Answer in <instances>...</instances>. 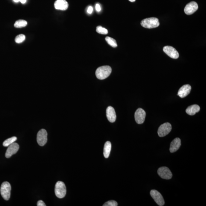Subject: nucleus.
I'll list each match as a JSON object with an SVG mask.
<instances>
[{
    "mask_svg": "<svg viewBox=\"0 0 206 206\" xmlns=\"http://www.w3.org/2000/svg\"><path fill=\"white\" fill-rule=\"evenodd\" d=\"M112 70V68L109 66L100 67L96 71V76L99 80H104L110 76Z\"/></svg>",
    "mask_w": 206,
    "mask_h": 206,
    "instance_id": "1",
    "label": "nucleus"
},
{
    "mask_svg": "<svg viewBox=\"0 0 206 206\" xmlns=\"http://www.w3.org/2000/svg\"><path fill=\"white\" fill-rule=\"evenodd\" d=\"M141 25L146 28H154L158 27L160 23L157 18L151 17L143 19L141 22Z\"/></svg>",
    "mask_w": 206,
    "mask_h": 206,
    "instance_id": "2",
    "label": "nucleus"
},
{
    "mask_svg": "<svg viewBox=\"0 0 206 206\" xmlns=\"http://www.w3.org/2000/svg\"><path fill=\"white\" fill-rule=\"evenodd\" d=\"M66 193V186L62 181H59L55 184V195L59 199H62L65 197Z\"/></svg>",
    "mask_w": 206,
    "mask_h": 206,
    "instance_id": "3",
    "label": "nucleus"
},
{
    "mask_svg": "<svg viewBox=\"0 0 206 206\" xmlns=\"http://www.w3.org/2000/svg\"><path fill=\"white\" fill-rule=\"evenodd\" d=\"M11 186L9 182H4L1 187V194L3 198L5 200H8L10 198Z\"/></svg>",
    "mask_w": 206,
    "mask_h": 206,
    "instance_id": "4",
    "label": "nucleus"
},
{
    "mask_svg": "<svg viewBox=\"0 0 206 206\" xmlns=\"http://www.w3.org/2000/svg\"><path fill=\"white\" fill-rule=\"evenodd\" d=\"M172 129V125L169 122L161 125L158 129V134L160 137H163L166 136Z\"/></svg>",
    "mask_w": 206,
    "mask_h": 206,
    "instance_id": "5",
    "label": "nucleus"
},
{
    "mask_svg": "<svg viewBox=\"0 0 206 206\" xmlns=\"http://www.w3.org/2000/svg\"><path fill=\"white\" fill-rule=\"evenodd\" d=\"M37 141L39 145L43 146L46 144L47 141V133L44 129H41L37 133Z\"/></svg>",
    "mask_w": 206,
    "mask_h": 206,
    "instance_id": "6",
    "label": "nucleus"
},
{
    "mask_svg": "<svg viewBox=\"0 0 206 206\" xmlns=\"http://www.w3.org/2000/svg\"><path fill=\"white\" fill-rule=\"evenodd\" d=\"M150 194L157 205L163 206L165 204V201L160 193L157 190H152L150 191Z\"/></svg>",
    "mask_w": 206,
    "mask_h": 206,
    "instance_id": "7",
    "label": "nucleus"
},
{
    "mask_svg": "<svg viewBox=\"0 0 206 206\" xmlns=\"http://www.w3.org/2000/svg\"><path fill=\"white\" fill-rule=\"evenodd\" d=\"M158 174L162 179H172V175L170 169L166 167H161L158 170Z\"/></svg>",
    "mask_w": 206,
    "mask_h": 206,
    "instance_id": "8",
    "label": "nucleus"
},
{
    "mask_svg": "<svg viewBox=\"0 0 206 206\" xmlns=\"http://www.w3.org/2000/svg\"><path fill=\"white\" fill-rule=\"evenodd\" d=\"M146 113L144 110L139 108L136 110L135 113L134 117L136 122L139 124L144 123L145 119Z\"/></svg>",
    "mask_w": 206,
    "mask_h": 206,
    "instance_id": "9",
    "label": "nucleus"
},
{
    "mask_svg": "<svg viewBox=\"0 0 206 206\" xmlns=\"http://www.w3.org/2000/svg\"><path fill=\"white\" fill-rule=\"evenodd\" d=\"M163 50L164 52L170 57L173 59H177L179 58V53L174 47L169 46H166L164 47Z\"/></svg>",
    "mask_w": 206,
    "mask_h": 206,
    "instance_id": "10",
    "label": "nucleus"
},
{
    "mask_svg": "<svg viewBox=\"0 0 206 206\" xmlns=\"http://www.w3.org/2000/svg\"><path fill=\"white\" fill-rule=\"evenodd\" d=\"M198 9L197 4L194 1L189 3L186 5L184 8V12L186 14L190 15L193 14Z\"/></svg>",
    "mask_w": 206,
    "mask_h": 206,
    "instance_id": "11",
    "label": "nucleus"
},
{
    "mask_svg": "<svg viewBox=\"0 0 206 206\" xmlns=\"http://www.w3.org/2000/svg\"><path fill=\"white\" fill-rule=\"evenodd\" d=\"M19 149V145L16 143H13L8 146L7 149L6 153H5V157L7 158H9L13 154L17 153Z\"/></svg>",
    "mask_w": 206,
    "mask_h": 206,
    "instance_id": "12",
    "label": "nucleus"
},
{
    "mask_svg": "<svg viewBox=\"0 0 206 206\" xmlns=\"http://www.w3.org/2000/svg\"><path fill=\"white\" fill-rule=\"evenodd\" d=\"M191 90V86L189 84H186L181 87L178 92V96L181 98H184L190 93Z\"/></svg>",
    "mask_w": 206,
    "mask_h": 206,
    "instance_id": "13",
    "label": "nucleus"
},
{
    "mask_svg": "<svg viewBox=\"0 0 206 206\" xmlns=\"http://www.w3.org/2000/svg\"><path fill=\"white\" fill-rule=\"evenodd\" d=\"M106 115L108 120L111 122H114L116 120V116L115 109L113 107H108L106 110Z\"/></svg>",
    "mask_w": 206,
    "mask_h": 206,
    "instance_id": "14",
    "label": "nucleus"
},
{
    "mask_svg": "<svg viewBox=\"0 0 206 206\" xmlns=\"http://www.w3.org/2000/svg\"><path fill=\"white\" fill-rule=\"evenodd\" d=\"M69 5L66 0H57L54 3L55 9L59 10H66L69 7Z\"/></svg>",
    "mask_w": 206,
    "mask_h": 206,
    "instance_id": "15",
    "label": "nucleus"
},
{
    "mask_svg": "<svg viewBox=\"0 0 206 206\" xmlns=\"http://www.w3.org/2000/svg\"><path fill=\"white\" fill-rule=\"evenodd\" d=\"M181 146V140L179 138H176L172 140L170 144L169 150L171 153L176 152L179 149Z\"/></svg>",
    "mask_w": 206,
    "mask_h": 206,
    "instance_id": "16",
    "label": "nucleus"
},
{
    "mask_svg": "<svg viewBox=\"0 0 206 206\" xmlns=\"http://www.w3.org/2000/svg\"><path fill=\"white\" fill-rule=\"evenodd\" d=\"M200 107L197 105H193L188 107L186 109V113L190 115H194L196 113L199 112Z\"/></svg>",
    "mask_w": 206,
    "mask_h": 206,
    "instance_id": "17",
    "label": "nucleus"
},
{
    "mask_svg": "<svg viewBox=\"0 0 206 206\" xmlns=\"http://www.w3.org/2000/svg\"><path fill=\"white\" fill-rule=\"evenodd\" d=\"M112 148V145L110 142L107 141L106 142L104 149V155L105 158H107L109 157L110 153Z\"/></svg>",
    "mask_w": 206,
    "mask_h": 206,
    "instance_id": "18",
    "label": "nucleus"
},
{
    "mask_svg": "<svg viewBox=\"0 0 206 206\" xmlns=\"http://www.w3.org/2000/svg\"><path fill=\"white\" fill-rule=\"evenodd\" d=\"M27 25V22L23 19H19L16 21L14 24L15 27L16 28H22L25 27Z\"/></svg>",
    "mask_w": 206,
    "mask_h": 206,
    "instance_id": "19",
    "label": "nucleus"
},
{
    "mask_svg": "<svg viewBox=\"0 0 206 206\" xmlns=\"http://www.w3.org/2000/svg\"><path fill=\"white\" fill-rule=\"evenodd\" d=\"M16 140H17V137H15V136L10 138L4 142L3 143V146L5 147H8L14 143Z\"/></svg>",
    "mask_w": 206,
    "mask_h": 206,
    "instance_id": "20",
    "label": "nucleus"
},
{
    "mask_svg": "<svg viewBox=\"0 0 206 206\" xmlns=\"http://www.w3.org/2000/svg\"><path fill=\"white\" fill-rule=\"evenodd\" d=\"M106 41L108 43L110 46L113 47H116L117 46L116 40H114L113 38L110 37H107L105 38Z\"/></svg>",
    "mask_w": 206,
    "mask_h": 206,
    "instance_id": "21",
    "label": "nucleus"
},
{
    "mask_svg": "<svg viewBox=\"0 0 206 206\" xmlns=\"http://www.w3.org/2000/svg\"><path fill=\"white\" fill-rule=\"evenodd\" d=\"M26 37L25 35L20 34L16 36L15 38V42L18 44L23 43L25 40Z\"/></svg>",
    "mask_w": 206,
    "mask_h": 206,
    "instance_id": "22",
    "label": "nucleus"
},
{
    "mask_svg": "<svg viewBox=\"0 0 206 206\" xmlns=\"http://www.w3.org/2000/svg\"><path fill=\"white\" fill-rule=\"evenodd\" d=\"M96 31L99 34H107L108 33V30L106 29L101 26H99L97 27Z\"/></svg>",
    "mask_w": 206,
    "mask_h": 206,
    "instance_id": "23",
    "label": "nucleus"
},
{
    "mask_svg": "<svg viewBox=\"0 0 206 206\" xmlns=\"http://www.w3.org/2000/svg\"><path fill=\"white\" fill-rule=\"evenodd\" d=\"M103 206H118V203L114 200H110L105 203Z\"/></svg>",
    "mask_w": 206,
    "mask_h": 206,
    "instance_id": "24",
    "label": "nucleus"
},
{
    "mask_svg": "<svg viewBox=\"0 0 206 206\" xmlns=\"http://www.w3.org/2000/svg\"><path fill=\"white\" fill-rule=\"evenodd\" d=\"M37 206H46L45 203L42 200H39L37 203Z\"/></svg>",
    "mask_w": 206,
    "mask_h": 206,
    "instance_id": "25",
    "label": "nucleus"
},
{
    "mask_svg": "<svg viewBox=\"0 0 206 206\" xmlns=\"http://www.w3.org/2000/svg\"><path fill=\"white\" fill-rule=\"evenodd\" d=\"M96 11H97V12H100V11H101V7L99 4H96Z\"/></svg>",
    "mask_w": 206,
    "mask_h": 206,
    "instance_id": "26",
    "label": "nucleus"
},
{
    "mask_svg": "<svg viewBox=\"0 0 206 206\" xmlns=\"http://www.w3.org/2000/svg\"><path fill=\"white\" fill-rule=\"evenodd\" d=\"M93 8L92 6H90L89 7L88 9H87V13L89 14H91L93 12Z\"/></svg>",
    "mask_w": 206,
    "mask_h": 206,
    "instance_id": "27",
    "label": "nucleus"
},
{
    "mask_svg": "<svg viewBox=\"0 0 206 206\" xmlns=\"http://www.w3.org/2000/svg\"><path fill=\"white\" fill-rule=\"evenodd\" d=\"M19 2H21L22 4H24L26 2V0H20Z\"/></svg>",
    "mask_w": 206,
    "mask_h": 206,
    "instance_id": "28",
    "label": "nucleus"
},
{
    "mask_svg": "<svg viewBox=\"0 0 206 206\" xmlns=\"http://www.w3.org/2000/svg\"><path fill=\"white\" fill-rule=\"evenodd\" d=\"M14 2H19L20 0H13Z\"/></svg>",
    "mask_w": 206,
    "mask_h": 206,
    "instance_id": "29",
    "label": "nucleus"
},
{
    "mask_svg": "<svg viewBox=\"0 0 206 206\" xmlns=\"http://www.w3.org/2000/svg\"><path fill=\"white\" fill-rule=\"evenodd\" d=\"M129 1L131 2H134L136 1V0H129Z\"/></svg>",
    "mask_w": 206,
    "mask_h": 206,
    "instance_id": "30",
    "label": "nucleus"
}]
</instances>
